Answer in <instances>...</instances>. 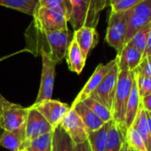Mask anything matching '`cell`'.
I'll use <instances>...</instances> for the list:
<instances>
[{
    "mask_svg": "<svg viewBox=\"0 0 151 151\" xmlns=\"http://www.w3.org/2000/svg\"><path fill=\"white\" fill-rule=\"evenodd\" d=\"M52 132L53 128L46 119L33 106L29 107V113L25 124L24 143Z\"/></svg>",
    "mask_w": 151,
    "mask_h": 151,
    "instance_id": "11",
    "label": "cell"
},
{
    "mask_svg": "<svg viewBox=\"0 0 151 151\" xmlns=\"http://www.w3.org/2000/svg\"><path fill=\"white\" fill-rule=\"evenodd\" d=\"M134 75L140 98L151 94V77L141 72L138 68L134 70Z\"/></svg>",
    "mask_w": 151,
    "mask_h": 151,
    "instance_id": "27",
    "label": "cell"
},
{
    "mask_svg": "<svg viewBox=\"0 0 151 151\" xmlns=\"http://www.w3.org/2000/svg\"><path fill=\"white\" fill-rule=\"evenodd\" d=\"M118 74H119V69L116 61V64L112 68L110 72L106 76V78L103 79L101 85L89 96L92 99L95 100L96 101L104 105L108 109L110 110V112L113 106V101H114L116 88Z\"/></svg>",
    "mask_w": 151,
    "mask_h": 151,
    "instance_id": "8",
    "label": "cell"
},
{
    "mask_svg": "<svg viewBox=\"0 0 151 151\" xmlns=\"http://www.w3.org/2000/svg\"><path fill=\"white\" fill-rule=\"evenodd\" d=\"M149 24H151V0H143L129 10L125 45L139 30Z\"/></svg>",
    "mask_w": 151,
    "mask_h": 151,
    "instance_id": "6",
    "label": "cell"
},
{
    "mask_svg": "<svg viewBox=\"0 0 151 151\" xmlns=\"http://www.w3.org/2000/svg\"><path fill=\"white\" fill-rule=\"evenodd\" d=\"M51 124L53 130L59 126L70 109V106L57 100H47L32 105Z\"/></svg>",
    "mask_w": 151,
    "mask_h": 151,
    "instance_id": "10",
    "label": "cell"
},
{
    "mask_svg": "<svg viewBox=\"0 0 151 151\" xmlns=\"http://www.w3.org/2000/svg\"><path fill=\"white\" fill-rule=\"evenodd\" d=\"M128 14L129 10L116 13L110 12L109 14L105 40L111 47H113L117 52V53L125 45Z\"/></svg>",
    "mask_w": 151,
    "mask_h": 151,
    "instance_id": "5",
    "label": "cell"
},
{
    "mask_svg": "<svg viewBox=\"0 0 151 151\" xmlns=\"http://www.w3.org/2000/svg\"><path fill=\"white\" fill-rule=\"evenodd\" d=\"M52 151H76V144L60 125L52 132Z\"/></svg>",
    "mask_w": 151,
    "mask_h": 151,
    "instance_id": "22",
    "label": "cell"
},
{
    "mask_svg": "<svg viewBox=\"0 0 151 151\" xmlns=\"http://www.w3.org/2000/svg\"><path fill=\"white\" fill-rule=\"evenodd\" d=\"M148 115H149V116H150V117H151V112H150V113H148Z\"/></svg>",
    "mask_w": 151,
    "mask_h": 151,
    "instance_id": "41",
    "label": "cell"
},
{
    "mask_svg": "<svg viewBox=\"0 0 151 151\" xmlns=\"http://www.w3.org/2000/svg\"><path fill=\"white\" fill-rule=\"evenodd\" d=\"M83 102L104 123H108L112 121V114L109 109H108L104 105L96 101L95 100L88 97L83 101Z\"/></svg>",
    "mask_w": 151,
    "mask_h": 151,
    "instance_id": "26",
    "label": "cell"
},
{
    "mask_svg": "<svg viewBox=\"0 0 151 151\" xmlns=\"http://www.w3.org/2000/svg\"><path fill=\"white\" fill-rule=\"evenodd\" d=\"M132 126L138 132V133L142 138L144 144L146 146L147 151H151V136L149 132L147 112L141 106L136 116V118L132 124Z\"/></svg>",
    "mask_w": 151,
    "mask_h": 151,
    "instance_id": "20",
    "label": "cell"
},
{
    "mask_svg": "<svg viewBox=\"0 0 151 151\" xmlns=\"http://www.w3.org/2000/svg\"><path fill=\"white\" fill-rule=\"evenodd\" d=\"M70 108L73 109L76 113L79 116V117L85 124L88 132L97 131L105 124L83 101L73 104L70 106Z\"/></svg>",
    "mask_w": 151,
    "mask_h": 151,
    "instance_id": "18",
    "label": "cell"
},
{
    "mask_svg": "<svg viewBox=\"0 0 151 151\" xmlns=\"http://www.w3.org/2000/svg\"><path fill=\"white\" fill-rule=\"evenodd\" d=\"M142 1L143 0H117L109 6L111 7V13L124 12L132 9Z\"/></svg>",
    "mask_w": 151,
    "mask_h": 151,
    "instance_id": "31",
    "label": "cell"
},
{
    "mask_svg": "<svg viewBox=\"0 0 151 151\" xmlns=\"http://www.w3.org/2000/svg\"><path fill=\"white\" fill-rule=\"evenodd\" d=\"M142 55L135 47L126 44L116 57L119 71H134L139 66Z\"/></svg>",
    "mask_w": 151,
    "mask_h": 151,
    "instance_id": "14",
    "label": "cell"
},
{
    "mask_svg": "<svg viewBox=\"0 0 151 151\" xmlns=\"http://www.w3.org/2000/svg\"><path fill=\"white\" fill-rule=\"evenodd\" d=\"M25 141V125L12 131H4L2 138L0 139V146L10 151H18L22 148Z\"/></svg>",
    "mask_w": 151,
    "mask_h": 151,
    "instance_id": "19",
    "label": "cell"
},
{
    "mask_svg": "<svg viewBox=\"0 0 151 151\" xmlns=\"http://www.w3.org/2000/svg\"><path fill=\"white\" fill-rule=\"evenodd\" d=\"M73 37L77 41L84 57L87 59V56L91 50L98 44V33L96 29L91 27H82L78 30H75Z\"/></svg>",
    "mask_w": 151,
    "mask_h": 151,
    "instance_id": "15",
    "label": "cell"
},
{
    "mask_svg": "<svg viewBox=\"0 0 151 151\" xmlns=\"http://www.w3.org/2000/svg\"><path fill=\"white\" fill-rule=\"evenodd\" d=\"M3 133H4V130L0 128V139H1V138H2V135H3Z\"/></svg>",
    "mask_w": 151,
    "mask_h": 151,
    "instance_id": "38",
    "label": "cell"
},
{
    "mask_svg": "<svg viewBox=\"0 0 151 151\" xmlns=\"http://www.w3.org/2000/svg\"><path fill=\"white\" fill-rule=\"evenodd\" d=\"M37 6L45 8H59L65 12V14L70 18L71 14V4L69 0H37Z\"/></svg>",
    "mask_w": 151,
    "mask_h": 151,
    "instance_id": "30",
    "label": "cell"
},
{
    "mask_svg": "<svg viewBox=\"0 0 151 151\" xmlns=\"http://www.w3.org/2000/svg\"><path fill=\"white\" fill-rule=\"evenodd\" d=\"M65 58L70 71L77 73L78 75L82 72L83 68H85L86 59L84 57L77 41L73 37V36L68 45Z\"/></svg>",
    "mask_w": 151,
    "mask_h": 151,
    "instance_id": "17",
    "label": "cell"
},
{
    "mask_svg": "<svg viewBox=\"0 0 151 151\" xmlns=\"http://www.w3.org/2000/svg\"><path fill=\"white\" fill-rule=\"evenodd\" d=\"M18 151H27V150H26L25 148H21V149H19Z\"/></svg>",
    "mask_w": 151,
    "mask_h": 151,
    "instance_id": "40",
    "label": "cell"
},
{
    "mask_svg": "<svg viewBox=\"0 0 151 151\" xmlns=\"http://www.w3.org/2000/svg\"><path fill=\"white\" fill-rule=\"evenodd\" d=\"M76 151H92L88 140H86L81 144L76 145Z\"/></svg>",
    "mask_w": 151,
    "mask_h": 151,
    "instance_id": "35",
    "label": "cell"
},
{
    "mask_svg": "<svg viewBox=\"0 0 151 151\" xmlns=\"http://www.w3.org/2000/svg\"><path fill=\"white\" fill-rule=\"evenodd\" d=\"M37 0H0V6L33 16Z\"/></svg>",
    "mask_w": 151,
    "mask_h": 151,
    "instance_id": "24",
    "label": "cell"
},
{
    "mask_svg": "<svg viewBox=\"0 0 151 151\" xmlns=\"http://www.w3.org/2000/svg\"><path fill=\"white\" fill-rule=\"evenodd\" d=\"M31 26L37 30L53 32L67 29L69 21L64 11L59 8H45L36 6Z\"/></svg>",
    "mask_w": 151,
    "mask_h": 151,
    "instance_id": "4",
    "label": "cell"
},
{
    "mask_svg": "<svg viewBox=\"0 0 151 151\" xmlns=\"http://www.w3.org/2000/svg\"><path fill=\"white\" fill-rule=\"evenodd\" d=\"M71 14L68 22L75 30L82 27L96 29L101 12L109 6V0H69Z\"/></svg>",
    "mask_w": 151,
    "mask_h": 151,
    "instance_id": "2",
    "label": "cell"
},
{
    "mask_svg": "<svg viewBox=\"0 0 151 151\" xmlns=\"http://www.w3.org/2000/svg\"><path fill=\"white\" fill-rule=\"evenodd\" d=\"M52 132L23 143L22 148H25L27 151H52Z\"/></svg>",
    "mask_w": 151,
    "mask_h": 151,
    "instance_id": "25",
    "label": "cell"
},
{
    "mask_svg": "<svg viewBox=\"0 0 151 151\" xmlns=\"http://www.w3.org/2000/svg\"><path fill=\"white\" fill-rule=\"evenodd\" d=\"M141 106H142L141 98H140L139 91H138L136 78H135V75H134L132 85V89L130 92V95H129V99H128V102H127V107H126V113H125V118H124L125 131H127V129L132 125V124L136 118V116L139 110V108Z\"/></svg>",
    "mask_w": 151,
    "mask_h": 151,
    "instance_id": "16",
    "label": "cell"
},
{
    "mask_svg": "<svg viewBox=\"0 0 151 151\" xmlns=\"http://www.w3.org/2000/svg\"><path fill=\"white\" fill-rule=\"evenodd\" d=\"M125 141L130 147L136 151H147L142 138L132 125L128 128L125 132Z\"/></svg>",
    "mask_w": 151,
    "mask_h": 151,
    "instance_id": "29",
    "label": "cell"
},
{
    "mask_svg": "<svg viewBox=\"0 0 151 151\" xmlns=\"http://www.w3.org/2000/svg\"><path fill=\"white\" fill-rule=\"evenodd\" d=\"M125 142V136L120 127L112 120L109 126L104 151H120Z\"/></svg>",
    "mask_w": 151,
    "mask_h": 151,
    "instance_id": "21",
    "label": "cell"
},
{
    "mask_svg": "<svg viewBox=\"0 0 151 151\" xmlns=\"http://www.w3.org/2000/svg\"><path fill=\"white\" fill-rule=\"evenodd\" d=\"M60 126L65 131L76 145L81 144L87 140L88 131L79 116L73 109L70 108Z\"/></svg>",
    "mask_w": 151,
    "mask_h": 151,
    "instance_id": "12",
    "label": "cell"
},
{
    "mask_svg": "<svg viewBox=\"0 0 151 151\" xmlns=\"http://www.w3.org/2000/svg\"><path fill=\"white\" fill-rule=\"evenodd\" d=\"M111 124V121L105 123L100 129L94 132H89L87 136V140L90 144L92 151H104L107 135Z\"/></svg>",
    "mask_w": 151,
    "mask_h": 151,
    "instance_id": "23",
    "label": "cell"
},
{
    "mask_svg": "<svg viewBox=\"0 0 151 151\" xmlns=\"http://www.w3.org/2000/svg\"><path fill=\"white\" fill-rule=\"evenodd\" d=\"M150 29H151V24L144 27L143 29L139 30L127 44L135 47L137 50H139L143 54L145 48H146V45H147V39H148Z\"/></svg>",
    "mask_w": 151,
    "mask_h": 151,
    "instance_id": "28",
    "label": "cell"
},
{
    "mask_svg": "<svg viewBox=\"0 0 151 151\" xmlns=\"http://www.w3.org/2000/svg\"><path fill=\"white\" fill-rule=\"evenodd\" d=\"M40 56L42 57V73L40 87L34 104L51 100L54 86L55 68L57 63L46 54H41Z\"/></svg>",
    "mask_w": 151,
    "mask_h": 151,
    "instance_id": "9",
    "label": "cell"
},
{
    "mask_svg": "<svg viewBox=\"0 0 151 151\" xmlns=\"http://www.w3.org/2000/svg\"><path fill=\"white\" fill-rule=\"evenodd\" d=\"M116 61H117L116 58H115L114 60L109 61L106 64H99L95 68L94 72L93 73V75L91 76V78L88 79L86 84L84 86L82 90L78 93V96L76 97V99L72 102V105L83 101L85 99L88 98L92 94V93L101 85V83L106 78V76L110 72L112 68L116 64Z\"/></svg>",
    "mask_w": 151,
    "mask_h": 151,
    "instance_id": "13",
    "label": "cell"
},
{
    "mask_svg": "<svg viewBox=\"0 0 151 151\" xmlns=\"http://www.w3.org/2000/svg\"><path fill=\"white\" fill-rule=\"evenodd\" d=\"M141 104H142L143 109L147 113H150L151 112V94L141 98Z\"/></svg>",
    "mask_w": 151,
    "mask_h": 151,
    "instance_id": "33",
    "label": "cell"
},
{
    "mask_svg": "<svg viewBox=\"0 0 151 151\" xmlns=\"http://www.w3.org/2000/svg\"><path fill=\"white\" fill-rule=\"evenodd\" d=\"M127 151H136V150H134L133 148H132V147H130L128 146V149H127Z\"/></svg>",
    "mask_w": 151,
    "mask_h": 151,
    "instance_id": "39",
    "label": "cell"
},
{
    "mask_svg": "<svg viewBox=\"0 0 151 151\" xmlns=\"http://www.w3.org/2000/svg\"><path fill=\"white\" fill-rule=\"evenodd\" d=\"M133 78V71H119L115 97L113 101V106L111 109L112 120L120 127V129L124 133V136L126 132L124 126V118Z\"/></svg>",
    "mask_w": 151,
    "mask_h": 151,
    "instance_id": "3",
    "label": "cell"
},
{
    "mask_svg": "<svg viewBox=\"0 0 151 151\" xmlns=\"http://www.w3.org/2000/svg\"><path fill=\"white\" fill-rule=\"evenodd\" d=\"M127 149H128V144H127L126 141H125L124 144L123 145V147H122V148H121L120 151H127Z\"/></svg>",
    "mask_w": 151,
    "mask_h": 151,
    "instance_id": "37",
    "label": "cell"
},
{
    "mask_svg": "<svg viewBox=\"0 0 151 151\" xmlns=\"http://www.w3.org/2000/svg\"><path fill=\"white\" fill-rule=\"evenodd\" d=\"M26 39L29 52L35 55L46 54L58 64L66 57L72 37L68 29L45 32L37 30L30 25L26 32Z\"/></svg>",
    "mask_w": 151,
    "mask_h": 151,
    "instance_id": "1",
    "label": "cell"
},
{
    "mask_svg": "<svg viewBox=\"0 0 151 151\" xmlns=\"http://www.w3.org/2000/svg\"><path fill=\"white\" fill-rule=\"evenodd\" d=\"M138 68L141 72H143L146 75L151 77V55L142 59V60H141L139 66L138 67Z\"/></svg>",
    "mask_w": 151,
    "mask_h": 151,
    "instance_id": "32",
    "label": "cell"
},
{
    "mask_svg": "<svg viewBox=\"0 0 151 151\" xmlns=\"http://www.w3.org/2000/svg\"><path fill=\"white\" fill-rule=\"evenodd\" d=\"M28 113L29 108L6 101L0 111V128L12 132L25 125Z\"/></svg>",
    "mask_w": 151,
    "mask_h": 151,
    "instance_id": "7",
    "label": "cell"
},
{
    "mask_svg": "<svg viewBox=\"0 0 151 151\" xmlns=\"http://www.w3.org/2000/svg\"><path fill=\"white\" fill-rule=\"evenodd\" d=\"M150 55H151V29H150V31H149L148 39H147V45H146L145 51L143 52L142 59H144V58H146L147 56H150Z\"/></svg>",
    "mask_w": 151,
    "mask_h": 151,
    "instance_id": "34",
    "label": "cell"
},
{
    "mask_svg": "<svg viewBox=\"0 0 151 151\" xmlns=\"http://www.w3.org/2000/svg\"><path fill=\"white\" fill-rule=\"evenodd\" d=\"M7 100L6 99H5L4 98V96L0 93V111L2 110V108H3V106H4V104L6 103V101Z\"/></svg>",
    "mask_w": 151,
    "mask_h": 151,
    "instance_id": "36",
    "label": "cell"
}]
</instances>
